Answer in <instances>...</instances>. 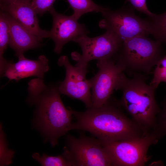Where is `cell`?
<instances>
[{
    "label": "cell",
    "instance_id": "8fae6325",
    "mask_svg": "<svg viewBox=\"0 0 166 166\" xmlns=\"http://www.w3.org/2000/svg\"><path fill=\"white\" fill-rule=\"evenodd\" d=\"M49 12L53 17L50 38L54 42V51L56 53H61L63 46L67 42H74L89 33L85 25L79 23L72 15L67 16L59 13L53 6Z\"/></svg>",
    "mask_w": 166,
    "mask_h": 166
},
{
    "label": "cell",
    "instance_id": "52a82bcc",
    "mask_svg": "<svg viewBox=\"0 0 166 166\" xmlns=\"http://www.w3.org/2000/svg\"><path fill=\"white\" fill-rule=\"evenodd\" d=\"M66 140L68 147L63 153L73 166H113L111 156L98 139L82 134L78 138L68 135Z\"/></svg>",
    "mask_w": 166,
    "mask_h": 166
},
{
    "label": "cell",
    "instance_id": "603a6c76",
    "mask_svg": "<svg viewBox=\"0 0 166 166\" xmlns=\"http://www.w3.org/2000/svg\"><path fill=\"white\" fill-rule=\"evenodd\" d=\"M160 82V83L162 82H164L166 83V71L161 77Z\"/></svg>",
    "mask_w": 166,
    "mask_h": 166
},
{
    "label": "cell",
    "instance_id": "ffe728a7",
    "mask_svg": "<svg viewBox=\"0 0 166 166\" xmlns=\"http://www.w3.org/2000/svg\"><path fill=\"white\" fill-rule=\"evenodd\" d=\"M56 0H31V6L37 14L42 16L49 11Z\"/></svg>",
    "mask_w": 166,
    "mask_h": 166
},
{
    "label": "cell",
    "instance_id": "277c9868",
    "mask_svg": "<svg viewBox=\"0 0 166 166\" xmlns=\"http://www.w3.org/2000/svg\"><path fill=\"white\" fill-rule=\"evenodd\" d=\"M161 45L145 36H138L124 41L119 51L117 62L124 71L132 75L150 73L163 57Z\"/></svg>",
    "mask_w": 166,
    "mask_h": 166
},
{
    "label": "cell",
    "instance_id": "5b68a950",
    "mask_svg": "<svg viewBox=\"0 0 166 166\" xmlns=\"http://www.w3.org/2000/svg\"><path fill=\"white\" fill-rule=\"evenodd\" d=\"M159 135L155 131L141 137L120 141L100 140L112 159L115 166H143L150 158L149 147L156 143Z\"/></svg>",
    "mask_w": 166,
    "mask_h": 166
},
{
    "label": "cell",
    "instance_id": "8992f818",
    "mask_svg": "<svg viewBox=\"0 0 166 166\" xmlns=\"http://www.w3.org/2000/svg\"><path fill=\"white\" fill-rule=\"evenodd\" d=\"M134 9L122 7L112 10L106 8L101 13L103 18L99 21V26L112 32L123 42L136 37L152 34L150 21L137 16Z\"/></svg>",
    "mask_w": 166,
    "mask_h": 166
},
{
    "label": "cell",
    "instance_id": "ac0fdd59",
    "mask_svg": "<svg viewBox=\"0 0 166 166\" xmlns=\"http://www.w3.org/2000/svg\"><path fill=\"white\" fill-rule=\"evenodd\" d=\"M149 18L151 19L150 22L152 27V35L159 41L166 43V12L159 15L154 14L152 17Z\"/></svg>",
    "mask_w": 166,
    "mask_h": 166
},
{
    "label": "cell",
    "instance_id": "7c38bea8",
    "mask_svg": "<svg viewBox=\"0 0 166 166\" xmlns=\"http://www.w3.org/2000/svg\"><path fill=\"white\" fill-rule=\"evenodd\" d=\"M31 1L13 0L0 2L1 10L16 19L32 34L39 38H50V31L39 27L36 12L32 7Z\"/></svg>",
    "mask_w": 166,
    "mask_h": 166
},
{
    "label": "cell",
    "instance_id": "d4e9b609",
    "mask_svg": "<svg viewBox=\"0 0 166 166\" xmlns=\"http://www.w3.org/2000/svg\"></svg>",
    "mask_w": 166,
    "mask_h": 166
},
{
    "label": "cell",
    "instance_id": "9a60e30c",
    "mask_svg": "<svg viewBox=\"0 0 166 166\" xmlns=\"http://www.w3.org/2000/svg\"><path fill=\"white\" fill-rule=\"evenodd\" d=\"M10 39L9 28L4 12L0 14V72L2 73L10 61L3 57V54L9 45Z\"/></svg>",
    "mask_w": 166,
    "mask_h": 166
},
{
    "label": "cell",
    "instance_id": "e0dca14e",
    "mask_svg": "<svg viewBox=\"0 0 166 166\" xmlns=\"http://www.w3.org/2000/svg\"><path fill=\"white\" fill-rule=\"evenodd\" d=\"M34 159L43 166H71L73 164L63 153L57 156H52L44 153L41 156L37 152L32 156Z\"/></svg>",
    "mask_w": 166,
    "mask_h": 166
},
{
    "label": "cell",
    "instance_id": "44dd1931",
    "mask_svg": "<svg viewBox=\"0 0 166 166\" xmlns=\"http://www.w3.org/2000/svg\"><path fill=\"white\" fill-rule=\"evenodd\" d=\"M161 119L157 124L155 130L160 136L162 133L166 134V96L162 104V109H160Z\"/></svg>",
    "mask_w": 166,
    "mask_h": 166
},
{
    "label": "cell",
    "instance_id": "5bb4252c",
    "mask_svg": "<svg viewBox=\"0 0 166 166\" xmlns=\"http://www.w3.org/2000/svg\"><path fill=\"white\" fill-rule=\"evenodd\" d=\"M2 11L5 14L9 28V45L14 51L16 56L18 57L27 50L41 46L42 39L30 33L9 14Z\"/></svg>",
    "mask_w": 166,
    "mask_h": 166
},
{
    "label": "cell",
    "instance_id": "4fadbf2b",
    "mask_svg": "<svg viewBox=\"0 0 166 166\" xmlns=\"http://www.w3.org/2000/svg\"><path fill=\"white\" fill-rule=\"evenodd\" d=\"M18 58L16 63L11 61L8 64L2 77L16 81L31 76L43 79L45 73L50 69L48 60L44 55L40 56L36 60L27 59L24 54Z\"/></svg>",
    "mask_w": 166,
    "mask_h": 166
},
{
    "label": "cell",
    "instance_id": "7a4b0ae2",
    "mask_svg": "<svg viewBox=\"0 0 166 166\" xmlns=\"http://www.w3.org/2000/svg\"><path fill=\"white\" fill-rule=\"evenodd\" d=\"M122 108L119 101L111 97L100 107L92 106L83 112L72 109L76 121L72 123L71 130L88 132L105 142L129 140L145 135L137 123L126 115Z\"/></svg>",
    "mask_w": 166,
    "mask_h": 166
},
{
    "label": "cell",
    "instance_id": "30bf717a",
    "mask_svg": "<svg viewBox=\"0 0 166 166\" xmlns=\"http://www.w3.org/2000/svg\"><path fill=\"white\" fill-rule=\"evenodd\" d=\"M112 58L98 60L99 71L89 79L91 84L92 107H100L111 97L119 79L124 73L122 67Z\"/></svg>",
    "mask_w": 166,
    "mask_h": 166
},
{
    "label": "cell",
    "instance_id": "cb8c5ba5",
    "mask_svg": "<svg viewBox=\"0 0 166 166\" xmlns=\"http://www.w3.org/2000/svg\"><path fill=\"white\" fill-rule=\"evenodd\" d=\"M13 0H0V2H8V1H13ZM28 0V1H31V0Z\"/></svg>",
    "mask_w": 166,
    "mask_h": 166
},
{
    "label": "cell",
    "instance_id": "ba28073f",
    "mask_svg": "<svg viewBox=\"0 0 166 166\" xmlns=\"http://www.w3.org/2000/svg\"><path fill=\"white\" fill-rule=\"evenodd\" d=\"M81 48L82 54L77 52L71 53L72 59L78 64H88L92 60H98L112 57L119 51L123 42L109 30L94 38L87 35L81 36L74 42Z\"/></svg>",
    "mask_w": 166,
    "mask_h": 166
},
{
    "label": "cell",
    "instance_id": "3957f363",
    "mask_svg": "<svg viewBox=\"0 0 166 166\" xmlns=\"http://www.w3.org/2000/svg\"><path fill=\"white\" fill-rule=\"evenodd\" d=\"M146 78L141 73L135 74L132 78H128L123 73L115 89L122 92L119 101L121 105L145 135L156 128V116L160 110L155 98L156 89L146 83Z\"/></svg>",
    "mask_w": 166,
    "mask_h": 166
},
{
    "label": "cell",
    "instance_id": "2e32d148",
    "mask_svg": "<svg viewBox=\"0 0 166 166\" xmlns=\"http://www.w3.org/2000/svg\"><path fill=\"white\" fill-rule=\"evenodd\" d=\"M74 13L72 15L77 20L83 14L89 12L101 13L105 9L92 0H67Z\"/></svg>",
    "mask_w": 166,
    "mask_h": 166
},
{
    "label": "cell",
    "instance_id": "d6986e66",
    "mask_svg": "<svg viewBox=\"0 0 166 166\" xmlns=\"http://www.w3.org/2000/svg\"><path fill=\"white\" fill-rule=\"evenodd\" d=\"M0 166L8 165L12 162L14 152L8 149L6 136L3 131L2 124H0Z\"/></svg>",
    "mask_w": 166,
    "mask_h": 166
},
{
    "label": "cell",
    "instance_id": "9c48e42d",
    "mask_svg": "<svg viewBox=\"0 0 166 166\" xmlns=\"http://www.w3.org/2000/svg\"><path fill=\"white\" fill-rule=\"evenodd\" d=\"M57 64L59 66H64L66 71L65 79L58 86L60 93L82 101L87 108L92 107L91 84L90 80H87L85 77L88 64H76L73 66L65 55L60 57Z\"/></svg>",
    "mask_w": 166,
    "mask_h": 166
},
{
    "label": "cell",
    "instance_id": "6da1fadb",
    "mask_svg": "<svg viewBox=\"0 0 166 166\" xmlns=\"http://www.w3.org/2000/svg\"><path fill=\"white\" fill-rule=\"evenodd\" d=\"M26 101L36 107L34 124L54 147L59 138L71 130L72 109H67L61 99L58 86L46 85L37 78L28 83Z\"/></svg>",
    "mask_w": 166,
    "mask_h": 166
},
{
    "label": "cell",
    "instance_id": "7402d4cb",
    "mask_svg": "<svg viewBox=\"0 0 166 166\" xmlns=\"http://www.w3.org/2000/svg\"><path fill=\"white\" fill-rule=\"evenodd\" d=\"M132 5V7L138 11L146 14L149 17L153 16L154 14L149 11L147 6L146 0H126Z\"/></svg>",
    "mask_w": 166,
    "mask_h": 166
}]
</instances>
